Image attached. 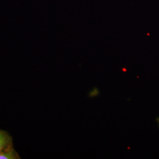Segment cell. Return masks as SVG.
Wrapping results in <instances>:
<instances>
[{
    "mask_svg": "<svg viewBox=\"0 0 159 159\" xmlns=\"http://www.w3.org/2000/svg\"><path fill=\"white\" fill-rule=\"evenodd\" d=\"M12 146V139L10 134L0 129V152Z\"/></svg>",
    "mask_w": 159,
    "mask_h": 159,
    "instance_id": "6da1fadb",
    "label": "cell"
},
{
    "mask_svg": "<svg viewBox=\"0 0 159 159\" xmlns=\"http://www.w3.org/2000/svg\"><path fill=\"white\" fill-rule=\"evenodd\" d=\"M20 159V156L14 149L13 146L0 152V159Z\"/></svg>",
    "mask_w": 159,
    "mask_h": 159,
    "instance_id": "7a4b0ae2",
    "label": "cell"
},
{
    "mask_svg": "<svg viewBox=\"0 0 159 159\" xmlns=\"http://www.w3.org/2000/svg\"><path fill=\"white\" fill-rule=\"evenodd\" d=\"M99 94H100V91L98 90V89L96 87H94L92 90L89 93V96L90 97H95L98 96Z\"/></svg>",
    "mask_w": 159,
    "mask_h": 159,
    "instance_id": "3957f363",
    "label": "cell"
}]
</instances>
